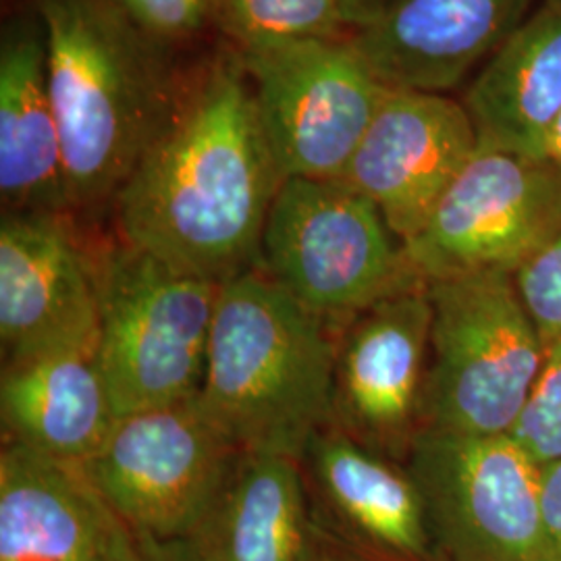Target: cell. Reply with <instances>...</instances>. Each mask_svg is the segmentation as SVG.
<instances>
[{
	"label": "cell",
	"mask_w": 561,
	"mask_h": 561,
	"mask_svg": "<svg viewBox=\"0 0 561 561\" xmlns=\"http://www.w3.org/2000/svg\"><path fill=\"white\" fill-rule=\"evenodd\" d=\"M283 181L238 53H217L183 78L173 119L123 185L115 238L222 283L259 266Z\"/></svg>",
	"instance_id": "cell-1"
},
{
	"label": "cell",
	"mask_w": 561,
	"mask_h": 561,
	"mask_svg": "<svg viewBox=\"0 0 561 561\" xmlns=\"http://www.w3.org/2000/svg\"><path fill=\"white\" fill-rule=\"evenodd\" d=\"M27 4L46 36L69 210L94 222L173 119L185 76L113 0Z\"/></svg>",
	"instance_id": "cell-2"
},
{
	"label": "cell",
	"mask_w": 561,
	"mask_h": 561,
	"mask_svg": "<svg viewBox=\"0 0 561 561\" xmlns=\"http://www.w3.org/2000/svg\"><path fill=\"white\" fill-rule=\"evenodd\" d=\"M341 331L261 266L222 280L198 401L241 451L300 460L331 422Z\"/></svg>",
	"instance_id": "cell-3"
},
{
	"label": "cell",
	"mask_w": 561,
	"mask_h": 561,
	"mask_svg": "<svg viewBox=\"0 0 561 561\" xmlns=\"http://www.w3.org/2000/svg\"><path fill=\"white\" fill-rule=\"evenodd\" d=\"M433 304L422 431L502 437L545 362V343L514 273L482 271L426 280Z\"/></svg>",
	"instance_id": "cell-4"
},
{
	"label": "cell",
	"mask_w": 561,
	"mask_h": 561,
	"mask_svg": "<svg viewBox=\"0 0 561 561\" xmlns=\"http://www.w3.org/2000/svg\"><path fill=\"white\" fill-rule=\"evenodd\" d=\"M99 358L117 414L192 400L201 391L221 291L113 238L94 243Z\"/></svg>",
	"instance_id": "cell-5"
},
{
	"label": "cell",
	"mask_w": 561,
	"mask_h": 561,
	"mask_svg": "<svg viewBox=\"0 0 561 561\" xmlns=\"http://www.w3.org/2000/svg\"><path fill=\"white\" fill-rule=\"evenodd\" d=\"M259 266L337 331L377 301L424 283L379 208L337 180L280 183Z\"/></svg>",
	"instance_id": "cell-6"
},
{
	"label": "cell",
	"mask_w": 561,
	"mask_h": 561,
	"mask_svg": "<svg viewBox=\"0 0 561 561\" xmlns=\"http://www.w3.org/2000/svg\"><path fill=\"white\" fill-rule=\"evenodd\" d=\"M236 53L283 180H340L391 90L350 34Z\"/></svg>",
	"instance_id": "cell-7"
},
{
	"label": "cell",
	"mask_w": 561,
	"mask_h": 561,
	"mask_svg": "<svg viewBox=\"0 0 561 561\" xmlns=\"http://www.w3.org/2000/svg\"><path fill=\"white\" fill-rule=\"evenodd\" d=\"M439 561H560L541 510V468L507 435L422 431L405 461Z\"/></svg>",
	"instance_id": "cell-8"
},
{
	"label": "cell",
	"mask_w": 561,
	"mask_h": 561,
	"mask_svg": "<svg viewBox=\"0 0 561 561\" xmlns=\"http://www.w3.org/2000/svg\"><path fill=\"white\" fill-rule=\"evenodd\" d=\"M240 454L192 398L119 416L81 468L134 535L187 539Z\"/></svg>",
	"instance_id": "cell-9"
},
{
	"label": "cell",
	"mask_w": 561,
	"mask_h": 561,
	"mask_svg": "<svg viewBox=\"0 0 561 561\" xmlns=\"http://www.w3.org/2000/svg\"><path fill=\"white\" fill-rule=\"evenodd\" d=\"M560 231L561 164L479 146L403 250L424 280L516 273Z\"/></svg>",
	"instance_id": "cell-10"
},
{
	"label": "cell",
	"mask_w": 561,
	"mask_h": 561,
	"mask_svg": "<svg viewBox=\"0 0 561 561\" xmlns=\"http://www.w3.org/2000/svg\"><path fill=\"white\" fill-rule=\"evenodd\" d=\"M431 329L433 304L426 280L377 301L345 324L329 426L405 463L422 433Z\"/></svg>",
	"instance_id": "cell-11"
},
{
	"label": "cell",
	"mask_w": 561,
	"mask_h": 561,
	"mask_svg": "<svg viewBox=\"0 0 561 561\" xmlns=\"http://www.w3.org/2000/svg\"><path fill=\"white\" fill-rule=\"evenodd\" d=\"M300 470L319 561H439L405 463L324 426Z\"/></svg>",
	"instance_id": "cell-12"
},
{
	"label": "cell",
	"mask_w": 561,
	"mask_h": 561,
	"mask_svg": "<svg viewBox=\"0 0 561 561\" xmlns=\"http://www.w3.org/2000/svg\"><path fill=\"white\" fill-rule=\"evenodd\" d=\"M94 243L80 222L48 213H2V364L65 347L99 345L101 301Z\"/></svg>",
	"instance_id": "cell-13"
},
{
	"label": "cell",
	"mask_w": 561,
	"mask_h": 561,
	"mask_svg": "<svg viewBox=\"0 0 561 561\" xmlns=\"http://www.w3.org/2000/svg\"><path fill=\"white\" fill-rule=\"evenodd\" d=\"M477 150L463 102L391 88L337 181L373 202L393 236L408 243Z\"/></svg>",
	"instance_id": "cell-14"
},
{
	"label": "cell",
	"mask_w": 561,
	"mask_h": 561,
	"mask_svg": "<svg viewBox=\"0 0 561 561\" xmlns=\"http://www.w3.org/2000/svg\"><path fill=\"white\" fill-rule=\"evenodd\" d=\"M535 9L537 0H391L350 41L387 88L449 94Z\"/></svg>",
	"instance_id": "cell-15"
},
{
	"label": "cell",
	"mask_w": 561,
	"mask_h": 561,
	"mask_svg": "<svg viewBox=\"0 0 561 561\" xmlns=\"http://www.w3.org/2000/svg\"><path fill=\"white\" fill-rule=\"evenodd\" d=\"M129 535L81 463L2 442L0 561H111Z\"/></svg>",
	"instance_id": "cell-16"
},
{
	"label": "cell",
	"mask_w": 561,
	"mask_h": 561,
	"mask_svg": "<svg viewBox=\"0 0 561 561\" xmlns=\"http://www.w3.org/2000/svg\"><path fill=\"white\" fill-rule=\"evenodd\" d=\"M0 198L2 213L71 217L46 36L30 4L0 34Z\"/></svg>",
	"instance_id": "cell-17"
},
{
	"label": "cell",
	"mask_w": 561,
	"mask_h": 561,
	"mask_svg": "<svg viewBox=\"0 0 561 561\" xmlns=\"http://www.w3.org/2000/svg\"><path fill=\"white\" fill-rule=\"evenodd\" d=\"M117 421L99 345L2 364V442L83 463L101 449Z\"/></svg>",
	"instance_id": "cell-18"
},
{
	"label": "cell",
	"mask_w": 561,
	"mask_h": 561,
	"mask_svg": "<svg viewBox=\"0 0 561 561\" xmlns=\"http://www.w3.org/2000/svg\"><path fill=\"white\" fill-rule=\"evenodd\" d=\"M187 539L201 561H319L300 460L241 451Z\"/></svg>",
	"instance_id": "cell-19"
},
{
	"label": "cell",
	"mask_w": 561,
	"mask_h": 561,
	"mask_svg": "<svg viewBox=\"0 0 561 561\" xmlns=\"http://www.w3.org/2000/svg\"><path fill=\"white\" fill-rule=\"evenodd\" d=\"M479 146L530 157L561 115V0H541L463 94Z\"/></svg>",
	"instance_id": "cell-20"
},
{
	"label": "cell",
	"mask_w": 561,
	"mask_h": 561,
	"mask_svg": "<svg viewBox=\"0 0 561 561\" xmlns=\"http://www.w3.org/2000/svg\"><path fill=\"white\" fill-rule=\"evenodd\" d=\"M217 32L236 50L350 34L345 0H217Z\"/></svg>",
	"instance_id": "cell-21"
},
{
	"label": "cell",
	"mask_w": 561,
	"mask_h": 561,
	"mask_svg": "<svg viewBox=\"0 0 561 561\" xmlns=\"http://www.w3.org/2000/svg\"><path fill=\"white\" fill-rule=\"evenodd\" d=\"M545 350L541 373L507 433L537 468L561 461V345Z\"/></svg>",
	"instance_id": "cell-22"
},
{
	"label": "cell",
	"mask_w": 561,
	"mask_h": 561,
	"mask_svg": "<svg viewBox=\"0 0 561 561\" xmlns=\"http://www.w3.org/2000/svg\"><path fill=\"white\" fill-rule=\"evenodd\" d=\"M144 36L167 53L192 48L217 32V0H113Z\"/></svg>",
	"instance_id": "cell-23"
},
{
	"label": "cell",
	"mask_w": 561,
	"mask_h": 561,
	"mask_svg": "<svg viewBox=\"0 0 561 561\" xmlns=\"http://www.w3.org/2000/svg\"><path fill=\"white\" fill-rule=\"evenodd\" d=\"M514 280L545 347L561 345V231L522 264Z\"/></svg>",
	"instance_id": "cell-24"
},
{
	"label": "cell",
	"mask_w": 561,
	"mask_h": 561,
	"mask_svg": "<svg viewBox=\"0 0 561 561\" xmlns=\"http://www.w3.org/2000/svg\"><path fill=\"white\" fill-rule=\"evenodd\" d=\"M111 561H201L190 539H152L129 535Z\"/></svg>",
	"instance_id": "cell-25"
},
{
	"label": "cell",
	"mask_w": 561,
	"mask_h": 561,
	"mask_svg": "<svg viewBox=\"0 0 561 561\" xmlns=\"http://www.w3.org/2000/svg\"><path fill=\"white\" fill-rule=\"evenodd\" d=\"M541 510L549 539L561 561V461L541 468Z\"/></svg>",
	"instance_id": "cell-26"
},
{
	"label": "cell",
	"mask_w": 561,
	"mask_h": 561,
	"mask_svg": "<svg viewBox=\"0 0 561 561\" xmlns=\"http://www.w3.org/2000/svg\"><path fill=\"white\" fill-rule=\"evenodd\" d=\"M389 2L391 0H345L347 30L352 32V30L360 27L362 23L373 20Z\"/></svg>",
	"instance_id": "cell-27"
},
{
	"label": "cell",
	"mask_w": 561,
	"mask_h": 561,
	"mask_svg": "<svg viewBox=\"0 0 561 561\" xmlns=\"http://www.w3.org/2000/svg\"><path fill=\"white\" fill-rule=\"evenodd\" d=\"M533 159H541V161L558 162L561 164V115L551 123V127L545 131L539 144L535 146Z\"/></svg>",
	"instance_id": "cell-28"
}]
</instances>
